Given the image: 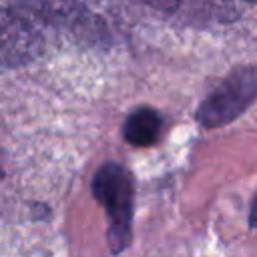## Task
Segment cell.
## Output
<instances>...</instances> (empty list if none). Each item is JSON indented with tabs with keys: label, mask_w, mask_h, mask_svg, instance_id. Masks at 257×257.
Masks as SVG:
<instances>
[{
	"label": "cell",
	"mask_w": 257,
	"mask_h": 257,
	"mask_svg": "<svg viewBox=\"0 0 257 257\" xmlns=\"http://www.w3.org/2000/svg\"><path fill=\"white\" fill-rule=\"evenodd\" d=\"M163 120L159 112L151 106H137L124 120L122 135L133 147H151L159 141Z\"/></svg>",
	"instance_id": "obj_5"
},
{
	"label": "cell",
	"mask_w": 257,
	"mask_h": 257,
	"mask_svg": "<svg viewBox=\"0 0 257 257\" xmlns=\"http://www.w3.org/2000/svg\"><path fill=\"white\" fill-rule=\"evenodd\" d=\"M145 2L157 10H163V12H173L179 6V0H145Z\"/></svg>",
	"instance_id": "obj_6"
},
{
	"label": "cell",
	"mask_w": 257,
	"mask_h": 257,
	"mask_svg": "<svg viewBox=\"0 0 257 257\" xmlns=\"http://www.w3.org/2000/svg\"><path fill=\"white\" fill-rule=\"evenodd\" d=\"M38 30L14 10L0 6V66H22L42 54Z\"/></svg>",
	"instance_id": "obj_4"
},
{
	"label": "cell",
	"mask_w": 257,
	"mask_h": 257,
	"mask_svg": "<svg viewBox=\"0 0 257 257\" xmlns=\"http://www.w3.org/2000/svg\"><path fill=\"white\" fill-rule=\"evenodd\" d=\"M92 195L102 205L108 221V243L112 253H120L133 239L135 181L120 163H104L92 179Z\"/></svg>",
	"instance_id": "obj_1"
},
{
	"label": "cell",
	"mask_w": 257,
	"mask_h": 257,
	"mask_svg": "<svg viewBox=\"0 0 257 257\" xmlns=\"http://www.w3.org/2000/svg\"><path fill=\"white\" fill-rule=\"evenodd\" d=\"M249 225H251L253 229H257V195H255V199H253V203H251V211H249Z\"/></svg>",
	"instance_id": "obj_7"
},
{
	"label": "cell",
	"mask_w": 257,
	"mask_h": 257,
	"mask_svg": "<svg viewBox=\"0 0 257 257\" xmlns=\"http://www.w3.org/2000/svg\"><path fill=\"white\" fill-rule=\"evenodd\" d=\"M247 2H257V0H247Z\"/></svg>",
	"instance_id": "obj_8"
},
{
	"label": "cell",
	"mask_w": 257,
	"mask_h": 257,
	"mask_svg": "<svg viewBox=\"0 0 257 257\" xmlns=\"http://www.w3.org/2000/svg\"><path fill=\"white\" fill-rule=\"evenodd\" d=\"M257 96V66L231 72L197 108V120L205 128H217L235 120Z\"/></svg>",
	"instance_id": "obj_3"
},
{
	"label": "cell",
	"mask_w": 257,
	"mask_h": 257,
	"mask_svg": "<svg viewBox=\"0 0 257 257\" xmlns=\"http://www.w3.org/2000/svg\"><path fill=\"white\" fill-rule=\"evenodd\" d=\"M20 6L34 14L44 24L62 30L70 38L88 44L104 46L108 42L106 24L84 4L74 0H20Z\"/></svg>",
	"instance_id": "obj_2"
}]
</instances>
